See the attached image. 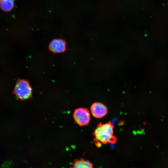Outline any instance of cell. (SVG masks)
Returning a JSON list of instances; mask_svg holds the SVG:
<instances>
[{"label":"cell","mask_w":168,"mask_h":168,"mask_svg":"<svg viewBox=\"0 0 168 168\" xmlns=\"http://www.w3.org/2000/svg\"><path fill=\"white\" fill-rule=\"evenodd\" d=\"M114 126L111 122L103 124L100 123L93 135L95 137L94 142L98 147L101 146V143L105 144L108 143H115L117 138L114 134Z\"/></svg>","instance_id":"obj_1"},{"label":"cell","mask_w":168,"mask_h":168,"mask_svg":"<svg viewBox=\"0 0 168 168\" xmlns=\"http://www.w3.org/2000/svg\"><path fill=\"white\" fill-rule=\"evenodd\" d=\"M14 93L21 100L26 99L31 96L32 89L27 80L19 79L16 84Z\"/></svg>","instance_id":"obj_2"},{"label":"cell","mask_w":168,"mask_h":168,"mask_svg":"<svg viewBox=\"0 0 168 168\" xmlns=\"http://www.w3.org/2000/svg\"><path fill=\"white\" fill-rule=\"evenodd\" d=\"M73 118L76 123L82 126L88 125L90 120V114L89 110L86 108H79L74 111Z\"/></svg>","instance_id":"obj_3"},{"label":"cell","mask_w":168,"mask_h":168,"mask_svg":"<svg viewBox=\"0 0 168 168\" xmlns=\"http://www.w3.org/2000/svg\"><path fill=\"white\" fill-rule=\"evenodd\" d=\"M90 109L93 116L97 118L104 117L107 113V107L101 103L96 102L93 103Z\"/></svg>","instance_id":"obj_4"},{"label":"cell","mask_w":168,"mask_h":168,"mask_svg":"<svg viewBox=\"0 0 168 168\" xmlns=\"http://www.w3.org/2000/svg\"><path fill=\"white\" fill-rule=\"evenodd\" d=\"M49 50L55 53L64 52L66 49V43L62 39H55L52 40L49 46Z\"/></svg>","instance_id":"obj_5"},{"label":"cell","mask_w":168,"mask_h":168,"mask_svg":"<svg viewBox=\"0 0 168 168\" xmlns=\"http://www.w3.org/2000/svg\"><path fill=\"white\" fill-rule=\"evenodd\" d=\"M70 168H93L92 164L83 158L75 160Z\"/></svg>","instance_id":"obj_6"},{"label":"cell","mask_w":168,"mask_h":168,"mask_svg":"<svg viewBox=\"0 0 168 168\" xmlns=\"http://www.w3.org/2000/svg\"><path fill=\"white\" fill-rule=\"evenodd\" d=\"M14 5V0H0L1 8L5 12L11 10L13 8Z\"/></svg>","instance_id":"obj_7"}]
</instances>
